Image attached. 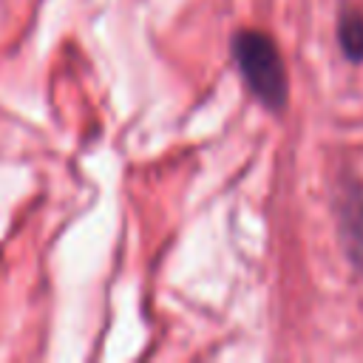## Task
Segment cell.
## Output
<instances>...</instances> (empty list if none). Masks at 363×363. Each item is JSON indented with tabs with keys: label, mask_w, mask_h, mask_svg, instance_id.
I'll use <instances>...</instances> for the list:
<instances>
[{
	"label": "cell",
	"mask_w": 363,
	"mask_h": 363,
	"mask_svg": "<svg viewBox=\"0 0 363 363\" xmlns=\"http://www.w3.org/2000/svg\"><path fill=\"white\" fill-rule=\"evenodd\" d=\"M335 37H337V48L343 60L352 65H360L363 62V9L352 3H340Z\"/></svg>",
	"instance_id": "obj_3"
},
{
	"label": "cell",
	"mask_w": 363,
	"mask_h": 363,
	"mask_svg": "<svg viewBox=\"0 0 363 363\" xmlns=\"http://www.w3.org/2000/svg\"><path fill=\"white\" fill-rule=\"evenodd\" d=\"M332 216L343 258L363 278V182L352 170H340L332 184Z\"/></svg>",
	"instance_id": "obj_2"
},
{
	"label": "cell",
	"mask_w": 363,
	"mask_h": 363,
	"mask_svg": "<svg viewBox=\"0 0 363 363\" xmlns=\"http://www.w3.org/2000/svg\"><path fill=\"white\" fill-rule=\"evenodd\" d=\"M230 54L241 74L247 94L269 113H281L289 105V71L272 34L261 28H235L230 37Z\"/></svg>",
	"instance_id": "obj_1"
}]
</instances>
